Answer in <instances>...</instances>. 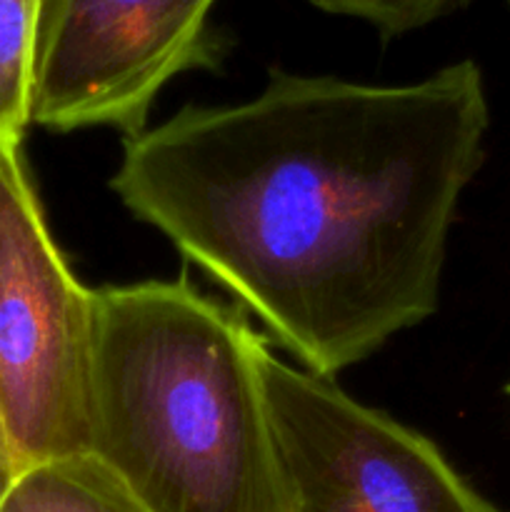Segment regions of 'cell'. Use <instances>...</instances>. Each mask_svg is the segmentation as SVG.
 Instances as JSON below:
<instances>
[{
	"label": "cell",
	"instance_id": "cell-5",
	"mask_svg": "<svg viewBox=\"0 0 510 512\" xmlns=\"http://www.w3.org/2000/svg\"><path fill=\"white\" fill-rule=\"evenodd\" d=\"M215 0H40L30 123L55 133L145 130L160 90L213 68Z\"/></svg>",
	"mask_w": 510,
	"mask_h": 512
},
{
	"label": "cell",
	"instance_id": "cell-6",
	"mask_svg": "<svg viewBox=\"0 0 510 512\" xmlns=\"http://www.w3.org/2000/svg\"><path fill=\"white\" fill-rule=\"evenodd\" d=\"M0 512H150L93 455L25 468L5 493Z\"/></svg>",
	"mask_w": 510,
	"mask_h": 512
},
{
	"label": "cell",
	"instance_id": "cell-1",
	"mask_svg": "<svg viewBox=\"0 0 510 512\" xmlns=\"http://www.w3.org/2000/svg\"><path fill=\"white\" fill-rule=\"evenodd\" d=\"M485 133L473 60L410 85L275 70L248 103L188 105L125 138L113 190L333 378L438 310Z\"/></svg>",
	"mask_w": 510,
	"mask_h": 512
},
{
	"label": "cell",
	"instance_id": "cell-8",
	"mask_svg": "<svg viewBox=\"0 0 510 512\" xmlns=\"http://www.w3.org/2000/svg\"><path fill=\"white\" fill-rule=\"evenodd\" d=\"M310 3L325 13L363 20L385 38H393L463 8L468 0H310Z\"/></svg>",
	"mask_w": 510,
	"mask_h": 512
},
{
	"label": "cell",
	"instance_id": "cell-10",
	"mask_svg": "<svg viewBox=\"0 0 510 512\" xmlns=\"http://www.w3.org/2000/svg\"><path fill=\"white\" fill-rule=\"evenodd\" d=\"M508 393H510V385H508Z\"/></svg>",
	"mask_w": 510,
	"mask_h": 512
},
{
	"label": "cell",
	"instance_id": "cell-7",
	"mask_svg": "<svg viewBox=\"0 0 510 512\" xmlns=\"http://www.w3.org/2000/svg\"><path fill=\"white\" fill-rule=\"evenodd\" d=\"M40 0H0V143L20 145L30 125V85Z\"/></svg>",
	"mask_w": 510,
	"mask_h": 512
},
{
	"label": "cell",
	"instance_id": "cell-9",
	"mask_svg": "<svg viewBox=\"0 0 510 512\" xmlns=\"http://www.w3.org/2000/svg\"><path fill=\"white\" fill-rule=\"evenodd\" d=\"M20 475V465L15 460L13 448H10L8 433H5L3 413H0V503H3L5 493L10 490V485L15 483V478Z\"/></svg>",
	"mask_w": 510,
	"mask_h": 512
},
{
	"label": "cell",
	"instance_id": "cell-4",
	"mask_svg": "<svg viewBox=\"0 0 510 512\" xmlns=\"http://www.w3.org/2000/svg\"><path fill=\"white\" fill-rule=\"evenodd\" d=\"M278 512H500L438 448L330 378L258 355Z\"/></svg>",
	"mask_w": 510,
	"mask_h": 512
},
{
	"label": "cell",
	"instance_id": "cell-2",
	"mask_svg": "<svg viewBox=\"0 0 510 512\" xmlns=\"http://www.w3.org/2000/svg\"><path fill=\"white\" fill-rule=\"evenodd\" d=\"M263 348L188 280L93 290L90 455L150 512H278Z\"/></svg>",
	"mask_w": 510,
	"mask_h": 512
},
{
	"label": "cell",
	"instance_id": "cell-3",
	"mask_svg": "<svg viewBox=\"0 0 510 512\" xmlns=\"http://www.w3.org/2000/svg\"><path fill=\"white\" fill-rule=\"evenodd\" d=\"M93 290L50 238L20 145L0 143V413L20 473L90 453Z\"/></svg>",
	"mask_w": 510,
	"mask_h": 512
}]
</instances>
